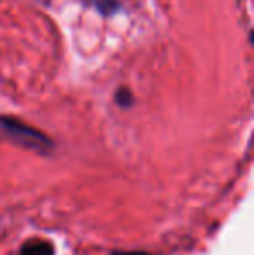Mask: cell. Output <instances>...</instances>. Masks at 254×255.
Returning <instances> with one entry per match:
<instances>
[{"instance_id": "2", "label": "cell", "mask_w": 254, "mask_h": 255, "mask_svg": "<svg viewBox=\"0 0 254 255\" xmlns=\"http://www.w3.org/2000/svg\"><path fill=\"white\" fill-rule=\"evenodd\" d=\"M19 255H54V247L45 240H30L21 247Z\"/></svg>"}, {"instance_id": "3", "label": "cell", "mask_w": 254, "mask_h": 255, "mask_svg": "<svg viewBox=\"0 0 254 255\" xmlns=\"http://www.w3.org/2000/svg\"><path fill=\"white\" fill-rule=\"evenodd\" d=\"M82 2L89 7H94L105 17L115 16V14H119L122 10V3L119 0H82Z\"/></svg>"}, {"instance_id": "1", "label": "cell", "mask_w": 254, "mask_h": 255, "mask_svg": "<svg viewBox=\"0 0 254 255\" xmlns=\"http://www.w3.org/2000/svg\"><path fill=\"white\" fill-rule=\"evenodd\" d=\"M0 134L3 137L10 139L14 144L23 146V148L37 151L40 154L54 151V142H52V139L49 135H45L38 128L30 127V125L17 120V118L0 117Z\"/></svg>"}, {"instance_id": "4", "label": "cell", "mask_w": 254, "mask_h": 255, "mask_svg": "<svg viewBox=\"0 0 254 255\" xmlns=\"http://www.w3.org/2000/svg\"><path fill=\"white\" fill-rule=\"evenodd\" d=\"M113 101L119 104L122 110H127V108H131L132 104H134V96H132L131 89L127 87H119L115 92V96H113Z\"/></svg>"}, {"instance_id": "5", "label": "cell", "mask_w": 254, "mask_h": 255, "mask_svg": "<svg viewBox=\"0 0 254 255\" xmlns=\"http://www.w3.org/2000/svg\"><path fill=\"white\" fill-rule=\"evenodd\" d=\"M110 255H152L148 252H143V250H115Z\"/></svg>"}]
</instances>
